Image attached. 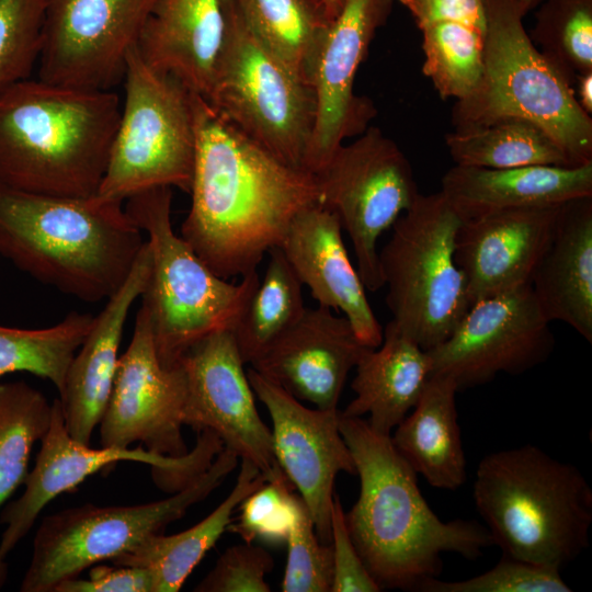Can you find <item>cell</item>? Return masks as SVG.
<instances>
[{
    "mask_svg": "<svg viewBox=\"0 0 592 592\" xmlns=\"http://www.w3.org/2000/svg\"><path fill=\"white\" fill-rule=\"evenodd\" d=\"M254 36L312 87L331 18L321 0H234ZM314 88V87H312Z\"/></svg>",
    "mask_w": 592,
    "mask_h": 592,
    "instance_id": "obj_30",
    "label": "cell"
},
{
    "mask_svg": "<svg viewBox=\"0 0 592 592\" xmlns=\"http://www.w3.org/2000/svg\"><path fill=\"white\" fill-rule=\"evenodd\" d=\"M457 391L451 379L432 375L411 413L390 434L395 449L410 468L440 489L455 490L467 477Z\"/></svg>",
    "mask_w": 592,
    "mask_h": 592,
    "instance_id": "obj_28",
    "label": "cell"
},
{
    "mask_svg": "<svg viewBox=\"0 0 592 592\" xmlns=\"http://www.w3.org/2000/svg\"><path fill=\"white\" fill-rule=\"evenodd\" d=\"M262 278L231 333L244 363L252 364L307 308L303 284L280 247L271 249Z\"/></svg>",
    "mask_w": 592,
    "mask_h": 592,
    "instance_id": "obj_32",
    "label": "cell"
},
{
    "mask_svg": "<svg viewBox=\"0 0 592 592\" xmlns=\"http://www.w3.org/2000/svg\"><path fill=\"white\" fill-rule=\"evenodd\" d=\"M441 192L462 220L508 208L562 204L592 196V163L508 169L455 164L444 174Z\"/></svg>",
    "mask_w": 592,
    "mask_h": 592,
    "instance_id": "obj_26",
    "label": "cell"
},
{
    "mask_svg": "<svg viewBox=\"0 0 592 592\" xmlns=\"http://www.w3.org/2000/svg\"><path fill=\"white\" fill-rule=\"evenodd\" d=\"M46 0H0V92L38 62Z\"/></svg>",
    "mask_w": 592,
    "mask_h": 592,
    "instance_id": "obj_37",
    "label": "cell"
},
{
    "mask_svg": "<svg viewBox=\"0 0 592 592\" xmlns=\"http://www.w3.org/2000/svg\"><path fill=\"white\" fill-rule=\"evenodd\" d=\"M172 187L156 186L126 200L125 210L147 235L150 274L141 294L159 360L178 364L204 338L232 331L259 284L257 271L230 283L216 275L171 223Z\"/></svg>",
    "mask_w": 592,
    "mask_h": 592,
    "instance_id": "obj_7",
    "label": "cell"
},
{
    "mask_svg": "<svg viewBox=\"0 0 592 592\" xmlns=\"http://www.w3.org/2000/svg\"><path fill=\"white\" fill-rule=\"evenodd\" d=\"M419 29L435 22L453 21L486 33L483 0H398Z\"/></svg>",
    "mask_w": 592,
    "mask_h": 592,
    "instance_id": "obj_44",
    "label": "cell"
},
{
    "mask_svg": "<svg viewBox=\"0 0 592 592\" xmlns=\"http://www.w3.org/2000/svg\"><path fill=\"white\" fill-rule=\"evenodd\" d=\"M94 316L71 311L60 322L41 329L0 326V378L26 372L61 390L68 367L87 338Z\"/></svg>",
    "mask_w": 592,
    "mask_h": 592,
    "instance_id": "obj_33",
    "label": "cell"
},
{
    "mask_svg": "<svg viewBox=\"0 0 592 592\" xmlns=\"http://www.w3.org/2000/svg\"><path fill=\"white\" fill-rule=\"evenodd\" d=\"M419 592H569L560 571L503 555L490 570L459 581L430 578Z\"/></svg>",
    "mask_w": 592,
    "mask_h": 592,
    "instance_id": "obj_40",
    "label": "cell"
},
{
    "mask_svg": "<svg viewBox=\"0 0 592 592\" xmlns=\"http://www.w3.org/2000/svg\"><path fill=\"white\" fill-rule=\"evenodd\" d=\"M455 164L488 169L527 166L573 167L558 144L537 124L505 117L445 135Z\"/></svg>",
    "mask_w": 592,
    "mask_h": 592,
    "instance_id": "obj_31",
    "label": "cell"
},
{
    "mask_svg": "<svg viewBox=\"0 0 592 592\" xmlns=\"http://www.w3.org/2000/svg\"><path fill=\"white\" fill-rule=\"evenodd\" d=\"M333 578L331 592H378L374 580L358 555L350 536L345 512L334 494L330 520Z\"/></svg>",
    "mask_w": 592,
    "mask_h": 592,
    "instance_id": "obj_42",
    "label": "cell"
},
{
    "mask_svg": "<svg viewBox=\"0 0 592 592\" xmlns=\"http://www.w3.org/2000/svg\"><path fill=\"white\" fill-rule=\"evenodd\" d=\"M328 11L329 16L333 20L340 12L345 0H321Z\"/></svg>",
    "mask_w": 592,
    "mask_h": 592,
    "instance_id": "obj_46",
    "label": "cell"
},
{
    "mask_svg": "<svg viewBox=\"0 0 592 592\" xmlns=\"http://www.w3.org/2000/svg\"><path fill=\"white\" fill-rule=\"evenodd\" d=\"M267 481L252 463L241 459L236 485L225 500L194 526L173 535L155 534L111 561L116 566L149 569L155 592H177L206 553L227 531L242 500Z\"/></svg>",
    "mask_w": 592,
    "mask_h": 592,
    "instance_id": "obj_29",
    "label": "cell"
},
{
    "mask_svg": "<svg viewBox=\"0 0 592 592\" xmlns=\"http://www.w3.org/2000/svg\"><path fill=\"white\" fill-rule=\"evenodd\" d=\"M366 349L344 316L318 305L306 308L251 367L296 399L332 410Z\"/></svg>",
    "mask_w": 592,
    "mask_h": 592,
    "instance_id": "obj_21",
    "label": "cell"
},
{
    "mask_svg": "<svg viewBox=\"0 0 592 592\" xmlns=\"http://www.w3.org/2000/svg\"><path fill=\"white\" fill-rule=\"evenodd\" d=\"M151 267L146 240L123 285L94 316V322L75 354L59 394L65 425L78 442L89 445L111 396L118 350L129 311L145 291Z\"/></svg>",
    "mask_w": 592,
    "mask_h": 592,
    "instance_id": "obj_23",
    "label": "cell"
},
{
    "mask_svg": "<svg viewBox=\"0 0 592 592\" xmlns=\"http://www.w3.org/2000/svg\"><path fill=\"white\" fill-rule=\"evenodd\" d=\"M187 385L184 425L210 430L224 447L249 460L267 477L285 476L278 466L272 433L259 415L244 362L231 331L215 332L181 357Z\"/></svg>",
    "mask_w": 592,
    "mask_h": 592,
    "instance_id": "obj_17",
    "label": "cell"
},
{
    "mask_svg": "<svg viewBox=\"0 0 592 592\" xmlns=\"http://www.w3.org/2000/svg\"><path fill=\"white\" fill-rule=\"evenodd\" d=\"M517 1L523 12L527 14L531 10L537 8L545 0H517Z\"/></svg>",
    "mask_w": 592,
    "mask_h": 592,
    "instance_id": "obj_48",
    "label": "cell"
},
{
    "mask_svg": "<svg viewBox=\"0 0 592 592\" xmlns=\"http://www.w3.org/2000/svg\"><path fill=\"white\" fill-rule=\"evenodd\" d=\"M224 36L221 0H156L136 47L149 67L206 100Z\"/></svg>",
    "mask_w": 592,
    "mask_h": 592,
    "instance_id": "obj_24",
    "label": "cell"
},
{
    "mask_svg": "<svg viewBox=\"0 0 592 592\" xmlns=\"http://www.w3.org/2000/svg\"><path fill=\"white\" fill-rule=\"evenodd\" d=\"M530 284L549 322H565L592 342V196L561 205Z\"/></svg>",
    "mask_w": 592,
    "mask_h": 592,
    "instance_id": "obj_25",
    "label": "cell"
},
{
    "mask_svg": "<svg viewBox=\"0 0 592 592\" xmlns=\"http://www.w3.org/2000/svg\"><path fill=\"white\" fill-rule=\"evenodd\" d=\"M537 8L531 39L573 86L592 71V0H545Z\"/></svg>",
    "mask_w": 592,
    "mask_h": 592,
    "instance_id": "obj_36",
    "label": "cell"
},
{
    "mask_svg": "<svg viewBox=\"0 0 592 592\" xmlns=\"http://www.w3.org/2000/svg\"><path fill=\"white\" fill-rule=\"evenodd\" d=\"M123 202L0 186V259L80 300L110 298L146 241Z\"/></svg>",
    "mask_w": 592,
    "mask_h": 592,
    "instance_id": "obj_4",
    "label": "cell"
},
{
    "mask_svg": "<svg viewBox=\"0 0 592 592\" xmlns=\"http://www.w3.org/2000/svg\"><path fill=\"white\" fill-rule=\"evenodd\" d=\"M549 323L531 284L478 299L452 333L426 351L431 376L451 379L459 391L500 373L523 374L554 351Z\"/></svg>",
    "mask_w": 592,
    "mask_h": 592,
    "instance_id": "obj_14",
    "label": "cell"
},
{
    "mask_svg": "<svg viewBox=\"0 0 592 592\" xmlns=\"http://www.w3.org/2000/svg\"><path fill=\"white\" fill-rule=\"evenodd\" d=\"M573 94L580 107L591 116L592 113V71L580 73L573 82Z\"/></svg>",
    "mask_w": 592,
    "mask_h": 592,
    "instance_id": "obj_45",
    "label": "cell"
},
{
    "mask_svg": "<svg viewBox=\"0 0 592 592\" xmlns=\"http://www.w3.org/2000/svg\"><path fill=\"white\" fill-rule=\"evenodd\" d=\"M52 414L53 402L38 389L23 380L0 383V508L24 483Z\"/></svg>",
    "mask_w": 592,
    "mask_h": 592,
    "instance_id": "obj_34",
    "label": "cell"
},
{
    "mask_svg": "<svg viewBox=\"0 0 592 592\" xmlns=\"http://www.w3.org/2000/svg\"><path fill=\"white\" fill-rule=\"evenodd\" d=\"M155 577L147 568L105 565L90 567L88 578L60 582L54 592H155Z\"/></svg>",
    "mask_w": 592,
    "mask_h": 592,
    "instance_id": "obj_43",
    "label": "cell"
},
{
    "mask_svg": "<svg viewBox=\"0 0 592 592\" xmlns=\"http://www.w3.org/2000/svg\"><path fill=\"white\" fill-rule=\"evenodd\" d=\"M280 248L319 306L341 310L365 346L374 349L382 343L383 328L331 210L319 203L303 209L291 223Z\"/></svg>",
    "mask_w": 592,
    "mask_h": 592,
    "instance_id": "obj_22",
    "label": "cell"
},
{
    "mask_svg": "<svg viewBox=\"0 0 592 592\" xmlns=\"http://www.w3.org/2000/svg\"><path fill=\"white\" fill-rule=\"evenodd\" d=\"M224 448L209 430L197 432L196 444L181 457L163 456L141 446L137 448H92L68 432L59 399L53 401L49 428L41 440L35 465L24 480V491L9 502L0 514L5 525L0 550L8 555L33 527L42 510L57 496L73 491L88 477L109 470L119 462L149 465L155 483L167 492H177L205 473Z\"/></svg>",
    "mask_w": 592,
    "mask_h": 592,
    "instance_id": "obj_13",
    "label": "cell"
},
{
    "mask_svg": "<svg viewBox=\"0 0 592 592\" xmlns=\"http://www.w3.org/2000/svg\"><path fill=\"white\" fill-rule=\"evenodd\" d=\"M123 81L121 116L94 196L124 203L156 186L189 193L195 153L191 91L149 67L136 46L127 56Z\"/></svg>",
    "mask_w": 592,
    "mask_h": 592,
    "instance_id": "obj_10",
    "label": "cell"
},
{
    "mask_svg": "<svg viewBox=\"0 0 592 592\" xmlns=\"http://www.w3.org/2000/svg\"><path fill=\"white\" fill-rule=\"evenodd\" d=\"M247 375L271 417L275 459L304 501L318 537L330 544L335 477L341 471L356 474L340 432V411L308 408L252 367Z\"/></svg>",
    "mask_w": 592,
    "mask_h": 592,
    "instance_id": "obj_18",
    "label": "cell"
},
{
    "mask_svg": "<svg viewBox=\"0 0 592 592\" xmlns=\"http://www.w3.org/2000/svg\"><path fill=\"white\" fill-rule=\"evenodd\" d=\"M221 4L225 36L206 101L278 160L305 170L314 88L254 36L234 0Z\"/></svg>",
    "mask_w": 592,
    "mask_h": 592,
    "instance_id": "obj_9",
    "label": "cell"
},
{
    "mask_svg": "<svg viewBox=\"0 0 592 592\" xmlns=\"http://www.w3.org/2000/svg\"><path fill=\"white\" fill-rule=\"evenodd\" d=\"M319 204L338 218L354 250L366 289L384 287L377 241L417 200L412 167L398 145L377 127H367L340 145L314 173Z\"/></svg>",
    "mask_w": 592,
    "mask_h": 592,
    "instance_id": "obj_12",
    "label": "cell"
},
{
    "mask_svg": "<svg viewBox=\"0 0 592 592\" xmlns=\"http://www.w3.org/2000/svg\"><path fill=\"white\" fill-rule=\"evenodd\" d=\"M287 559L281 589L283 592H331L332 549L317 535L303 501L291 527Z\"/></svg>",
    "mask_w": 592,
    "mask_h": 592,
    "instance_id": "obj_39",
    "label": "cell"
},
{
    "mask_svg": "<svg viewBox=\"0 0 592 592\" xmlns=\"http://www.w3.org/2000/svg\"><path fill=\"white\" fill-rule=\"evenodd\" d=\"M195 153L191 207L181 237L219 277L257 271L306 207L319 203L315 175L293 168L191 92Z\"/></svg>",
    "mask_w": 592,
    "mask_h": 592,
    "instance_id": "obj_1",
    "label": "cell"
},
{
    "mask_svg": "<svg viewBox=\"0 0 592 592\" xmlns=\"http://www.w3.org/2000/svg\"><path fill=\"white\" fill-rule=\"evenodd\" d=\"M483 3V77L471 95L454 104L455 130L524 118L548 133L573 167L592 163V118L578 104L567 78L532 42L519 1Z\"/></svg>",
    "mask_w": 592,
    "mask_h": 592,
    "instance_id": "obj_6",
    "label": "cell"
},
{
    "mask_svg": "<svg viewBox=\"0 0 592 592\" xmlns=\"http://www.w3.org/2000/svg\"><path fill=\"white\" fill-rule=\"evenodd\" d=\"M7 555L0 550V589L3 588L8 580L9 566L5 560Z\"/></svg>",
    "mask_w": 592,
    "mask_h": 592,
    "instance_id": "obj_47",
    "label": "cell"
},
{
    "mask_svg": "<svg viewBox=\"0 0 592 592\" xmlns=\"http://www.w3.org/2000/svg\"><path fill=\"white\" fill-rule=\"evenodd\" d=\"M392 9V0H345L321 46L312 87L316 122L305 170L316 173L343 141L362 134L375 115L373 103L354 93L369 45Z\"/></svg>",
    "mask_w": 592,
    "mask_h": 592,
    "instance_id": "obj_19",
    "label": "cell"
},
{
    "mask_svg": "<svg viewBox=\"0 0 592 592\" xmlns=\"http://www.w3.org/2000/svg\"><path fill=\"white\" fill-rule=\"evenodd\" d=\"M186 395L184 368L180 362L173 366L161 363L141 305L99 423L100 446L129 448L139 442L163 456L187 454L182 433Z\"/></svg>",
    "mask_w": 592,
    "mask_h": 592,
    "instance_id": "obj_16",
    "label": "cell"
},
{
    "mask_svg": "<svg viewBox=\"0 0 592 592\" xmlns=\"http://www.w3.org/2000/svg\"><path fill=\"white\" fill-rule=\"evenodd\" d=\"M562 204L501 209L462 221L455 261L465 276L470 305L531 283Z\"/></svg>",
    "mask_w": 592,
    "mask_h": 592,
    "instance_id": "obj_20",
    "label": "cell"
},
{
    "mask_svg": "<svg viewBox=\"0 0 592 592\" xmlns=\"http://www.w3.org/2000/svg\"><path fill=\"white\" fill-rule=\"evenodd\" d=\"M238 459L224 447L205 473L167 499L136 505L87 503L45 516L35 533L20 591L54 592L60 582L162 533L218 488Z\"/></svg>",
    "mask_w": 592,
    "mask_h": 592,
    "instance_id": "obj_11",
    "label": "cell"
},
{
    "mask_svg": "<svg viewBox=\"0 0 592 592\" xmlns=\"http://www.w3.org/2000/svg\"><path fill=\"white\" fill-rule=\"evenodd\" d=\"M121 109L113 90L30 78L7 88L0 92V186L54 196L95 195Z\"/></svg>",
    "mask_w": 592,
    "mask_h": 592,
    "instance_id": "obj_3",
    "label": "cell"
},
{
    "mask_svg": "<svg viewBox=\"0 0 592 592\" xmlns=\"http://www.w3.org/2000/svg\"><path fill=\"white\" fill-rule=\"evenodd\" d=\"M273 567V557L266 549L243 542L227 548L194 591L269 592L265 576Z\"/></svg>",
    "mask_w": 592,
    "mask_h": 592,
    "instance_id": "obj_41",
    "label": "cell"
},
{
    "mask_svg": "<svg viewBox=\"0 0 592 592\" xmlns=\"http://www.w3.org/2000/svg\"><path fill=\"white\" fill-rule=\"evenodd\" d=\"M355 394L342 414L362 418L372 429L391 434L418 402L431 377L429 354L390 320L377 348H367L355 365Z\"/></svg>",
    "mask_w": 592,
    "mask_h": 592,
    "instance_id": "obj_27",
    "label": "cell"
},
{
    "mask_svg": "<svg viewBox=\"0 0 592 592\" xmlns=\"http://www.w3.org/2000/svg\"><path fill=\"white\" fill-rule=\"evenodd\" d=\"M420 31L422 71L441 98L459 101L471 95L483 77L485 33L453 21L431 23Z\"/></svg>",
    "mask_w": 592,
    "mask_h": 592,
    "instance_id": "obj_35",
    "label": "cell"
},
{
    "mask_svg": "<svg viewBox=\"0 0 592 592\" xmlns=\"http://www.w3.org/2000/svg\"><path fill=\"white\" fill-rule=\"evenodd\" d=\"M473 497L505 556L560 571L589 546L590 483L577 466L538 446L485 456Z\"/></svg>",
    "mask_w": 592,
    "mask_h": 592,
    "instance_id": "obj_5",
    "label": "cell"
},
{
    "mask_svg": "<svg viewBox=\"0 0 592 592\" xmlns=\"http://www.w3.org/2000/svg\"><path fill=\"white\" fill-rule=\"evenodd\" d=\"M287 477L270 480L246 497L239 504L236 522L227 531L239 535L243 542H286L291 527L303 504Z\"/></svg>",
    "mask_w": 592,
    "mask_h": 592,
    "instance_id": "obj_38",
    "label": "cell"
},
{
    "mask_svg": "<svg viewBox=\"0 0 592 592\" xmlns=\"http://www.w3.org/2000/svg\"><path fill=\"white\" fill-rule=\"evenodd\" d=\"M156 0H46L38 79L112 90Z\"/></svg>",
    "mask_w": 592,
    "mask_h": 592,
    "instance_id": "obj_15",
    "label": "cell"
},
{
    "mask_svg": "<svg viewBox=\"0 0 592 592\" xmlns=\"http://www.w3.org/2000/svg\"><path fill=\"white\" fill-rule=\"evenodd\" d=\"M340 432L354 459L360 494L345 513L352 542L382 588L413 590L442 570V554L476 559L494 545L476 521H442L420 492L417 474L395 449L390 434L340 412Z\"/></svg>",
    "mask_w": 592,
    "mask_h": 592,
    "instance_id": "obj_2",
    "label": "cell"
},
{
    "mask_svg": "<svg viewBox=\"0 0 592 592\" xmlns=\"http://www.w3.org/2000/svg\"><path fill=\"white\" fill-rule=\"evenodd\" d=\"M462 221L441 191L419 194L378 252L391 321L425 351L443 342L470 307L455 261Z\"/></svg>",
    "mask_w": 592,
    "mask_h": 592,
    "instance_id": "obj_8",
    "label": "cell"
}]
</instances>
